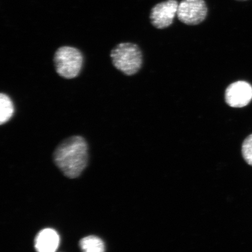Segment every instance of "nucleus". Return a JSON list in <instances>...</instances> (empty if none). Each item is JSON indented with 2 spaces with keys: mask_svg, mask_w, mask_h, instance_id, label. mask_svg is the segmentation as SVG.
I'll return each mask as SVG.
<instances>
[{
  "mask_svg": "<svg viewBox=\"0 0 252 252\" xmlns=\"http://www.w3.org/2000/svg\"><path fill=\"white\" fill-rule=\"evenodd\" d=\"M88 146L81 135H73L61 142L53 153L57 166L69 178H76L88 162Z\"/></svg>",
  "mask_w": 252,
  "mask_h": 252,
  "instance_id": "1",
  "label": "nucleus"
},
{
  "mask_svg": "<svg viewBox=\"0 0 252 252\" xmlns=\"http://www.w3.org/2000/svg\"><path fill=\"white\" fill-rule=\"evenodd\" d=\"M114 67L126 75H134L143 64V54L137 44L131 42L119 43L110 52Z\"/></svg>",
  "mask_w": 252,
  "mask_h": 252,
  "instance_id": "2",
  "label": "nucleus"
},
{
  "mask_svg": "<svg viewBox=\"0 0 252 252\" xmlns=\"http://www.w3.org/2000/svg\"><path fill=\"white\" fill-rule=\"evenodd\" d=\"M53 62L60 76L73 79L80 75L84 64L83 53L76 47L64 46L56 50Z\"/></svg>",
  "mask_w": 252,
  "mask_h": 252,
  "instance_id": "3",
  "label": "nucleus"
},
{
  "mask_svg": "<svg viewBox=\"0 0 252 252\" xmlns=\"http://www.w3.org/2000/svg\"><path fill=\"white\" fill-rule=\"evenodd\" d=\"M209 8L205 0H181L179 3L177 17L189 26L199 25L206 20Z\"/></svg>",
  "mask_w": 252,
  "mask_h": 252,
  "instance_id": "4",
  "label": "nucleus"
},
{
  "mask_svg": "<svg viewBox=\"0 0 252 252\" xmlns=\"http://www.w3.org/2000/svg\"><path fill=\"white\" fill-rule=\"evenodd\" d=\"M178 5L177 0H165L157 3L150 11L151 24L158 30L171 27L177 15Z\"/></svg>",
  "mask_w": 252,
  "mask_h": 252,
  "instance_id": "5",
  "label": "nucleus"
},
{
  "mask_svg": "<svg viewBox=\"0 0 252 252\" xmlns=\"http://www.w3.org/2000/svg\"><path fill=\"white\" fill-rule=\"evenodd\" d=\"M225 99L226 103L232 108H243L252 99V87L245 81L235 82L226 88Z\"/></svg>",
  "mask_w": 252,
  "mask_h": 252,
  "instance_id": "6",
  "label": "nucleus"
},
{
  "mask_svg": "<svg viewBox=\"0 0 252 252\" xmlns=\"http://www.w3.org/2000/svg\"><path fill=\"white\" fill-rule=\"evenodd\" d=\"M59 244L60 236L51 228L42 230L34 239V248L37 252H56Z\"/></svg>",
  "mask_w": 252,
  "mask_h": 252,
  "instance_id": "7",
  "label": "nucleus"
},
{
  "mask_svg": "<svg viewBox=\"0 0 252 252\" xmlns=\"http://www.w3.org/2000/svg\"><path fill=\"white\" fill-rule=\"evenodd\" d=\"M15 107L11 97L8 94L1 93L0 94V124H7L13 117Z\"/></svg>",
  "mask_w": 252,
  "mask_h": 252,
  "instance_id": "8",
  "label": "nucleus"
},
{
  "mask_svg": "<svg viewBox=\"0 0 252 252\" xmlns=\"http://www.w3.org/2000/svg\"><path fill=\"white\" fill-rule=\"evenodd\" d=\"M80 247L83 252H105L102 239L95 236H88L81 239Z\"/></svg>",
  "mask_w": 252,
  "mask_h": 252,
  "instance_id": "9",
  "label": "nucleus"
},
{
  "mask_svg": "<svg viewBox=\"0 0 252 252\" xmlns=\"http://www.w3.org/2000/svg\"><path fill=\"white\" fill-rule=\"evenodd\" d=\"M242 153L245 161L252 166V134L246 138L242 144Z\"/></svg>",
  "mask_w": 252,
  "mask_h": 252,
  "instance_id": "10",
  "label": "nucleus"
},
{
  "mask_svg": "<svg viewBox=\"0 0 252 252\" xmlns=\"http://www.w3.org/2000/svg\"><path fill=\"white\" fill-rule=\"evenodd\" d=\"M236 1H247V0H236Z\"/></svg>",
  "mask_w": 252,
  "mask_h": 252,
  "instance_id": "11",
  "label": "nucleus"
}]
</instances>
